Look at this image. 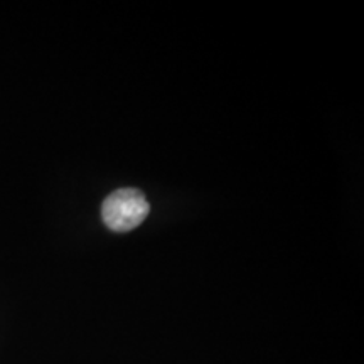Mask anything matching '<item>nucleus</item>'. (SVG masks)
<instances>
[{"instance_id":"1","label":"nucleus","mask_w":364,"mask_h":364,"mask_svg":"<svg viewBox=\"0 0 364 364\" xmlns=\"http://www.w3.org/2000/svg\"><path fill=\"white\" fill-rule=\"evenodd\" d=\"M149 211L150 206L144 193L136 189H118L105 199L102 218L112 231L127 233L142 225Z\"/></svg>"}]
</instances>
